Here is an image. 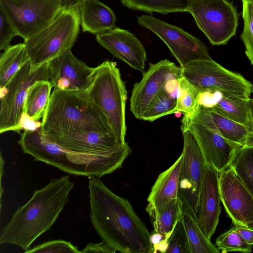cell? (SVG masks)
Returning a JSON list of instances; mask_svg holds the SVG:
<instances>
[{
  "label": "cell",
  "instance_id": "obj_6",
  "mask_svg": "<svg viewBox=\"0 0 253 253\" xmlns=\"http://www.w3.org/2000/svg\"><path fill=\"white\" fill-rule=\"evenodd\" d=\"M80 25L79 7L64 9L48 25L24 40L32 71L71 49Z\"/></svg>",
  "mask_w": 253,
  "mask_h": 253
},
{
  "label": "cell",
  "instance_id": "obj_20",
  "mask_svg": "<svg viewBox=\"0 0 253 253\" xmlns=\"http://www.w3.org/2000/svg\"><path fill=\"white\" fill-rule=\"evenodd\" d=\"M182 118L201 125L233 143L241 146L246 144L248 127L220 114L211 107L198 104L192 113L184 115Z\"/></svg>",
  "mask_w": 253,
  "mask_h": 253
},
{
  "label": "cell",
  "instance_id": "obj_35",
  "mask_svg": "<svg viewBox=\"0 0 253 253\" xmlns=\"http://www.w3.org/2000/svg\"><path fill=\"white\" fill-rule=\"evenodd\" d=\"M26 253H81L78 247L71 242L63 240L49 241L35 246L26 251Z\"/></svg>",
  "mask_w": 253,
  "mask_h": 253
},
{
  "label": "cell",
  "instance_id": "obj_30",
  "mask_svg": "<svg viewBox=\"0 0 253 253\" xmlns=\"http://www.w3.org/2000/svg\"><path fill=\"white\" fill-rule=\"evenodd\" d=\"M176 94L165 86L153 99L145 112L142 120L153 122L165 116L177 113Z\"/></svg>",
  "mask_w": 253,
  "mask_h": 253
},
{
  "label": "cell",
  "instance_id": "obj_16",
  "mask_svg": "<svg viewBox=\"0 0 253 253\" xmlns=\"http://www.w3.org/2000/svg\"><path fill=\"white\" fill-rule=\"evenodd\" d=\"M94 70L76 58L71 49L48 62L49 81L53 87L63 91H87Z\"/></svg>",
  "mask_w": 253,
  "mask_h": 253
},
{
  "label": "cell",
  "instance_id": "obj_31",
  "mask_svg": "<svg viewBox=\"0 0 253 253\" xmlns=\"http://www.w3.org/2000/svg\"><path fill=\"white\" fill-rule=\"evenodd\" d=\"M201 94L198 88L187 79L179 78L176 91V112L184 115L192 113L198 105Z\"/></svg>",
  "mask_w": 253,
  "mask_h": 253
},
{
  "label": "cell",
  "instance_id": "obj_18",
  "mask_svg": "<svg viewBox=\"0 0 253 253\" xmlns=\"http://www.w3.org/2000/svg\"><path fill=\"white\" fill-rule=\"evenodd\" d=\"M221 203L219 172L206 165L199 199L197 222L204 235L210 240L219 222Z\"/></svg>",
  "mask_w": 253,
  "mask_h": 253
},
{
  "label": "cell",
  "instance_id": "obj_43",
  "mask_svg": "<svg viewBox=\"0 0 253 253\" xmlns=\"http://www.w3.org/2000/svg\"><path fill=\"white\" fill-rule=\"evenodd\" d=\"M249 228L253 229V220L250 222L247 225Z\"/></svg>",
  "mask_w": 253,
  "mask_h": 253
},
{
  "label": "cell",
  "instance_id": "obj_1",
  "mask_svg": "<svg viewBox=\"0 0 253 253\" xmlns=\"http://www.w3.org/2000/svg\"><path fill=\"white\" fill-rule=\"evenodd\" d=\"M88 178L90 219L102 241L122 253L155 252L151 234L129 201L99 177Z\"/></svg>",
  "mask_w": 253,
  "mask_h": 253
},
{
  "label": "cell",
  "instance_id": "obj_22",
  "mask_svg": "<svg viewBox=\"0 0 253 253\" xmlns=\"http://www.w3.org/2000/svg\"><path fill=\"white\" fill-rule=\"evenodd\" d=\"M79 7L83 32L97 35L116 27L113 11L99 0H85Z\"/></svg>",
  "mask_w": 253,
  "mask_h": 253
},
{
  "label": "cell",
  "instance_id": "obj_25",
  "mask_svg": "<svg viewBox=\"0 0 253 253\" xmlns=\"http://www.w3.org/2000/svg\"><path fill=\"white\" fill-rule=\"evenodd\" d=\"M249 99L223 92L220 99L211 107L220 114L248 127Z\"/></svg>",
  "mask_w": 253,
  "mask_h": 253
},
{
  "label": "cell",
  "instance_id": "obj_33",
  "mask_svg": "<svg viewBox=\"0 0 253 253\" xmlns=\"http://www.w3.org/2000/svg\"><path fill=\"white\" fill-rule=\"evenodd\" d=\"M244 28L241 38L245 47V53L253 65V0H242Z\"/></svg>",
  "mask_w": 253,
  "mask_h": 253
},
{
  "label": "cell",
  "instance_id": "obj_9",
  "mask_svg": "<svg viewBox=\"0 0 253 253\" xmlns=\"http://www.w3.org/2000/svg\"><path fill=\"white\" fill-rule=\"evenodd\" d=\"M187 12L212 45H224L235 35L239 15L227 0H188Z\"/></svg>",
  "mask_w": 253,
  "mask_h": 253
},
{
  "label": "cell",
  "instance_id": "obj_26",
  "mask_svg": "<svg viewBox=\"0 0 253 253\" xmlns=\"http://www.w3.org/2000/svg\"><path fill=\"white\" fill-rule=\"evenodd\" d=\"M182 217L188 237L191 253H219V251L204 235L197 219L182 209Z\"/></svg>",
  "mask_w": 253,
  "mask_h": 253
},
{
  "label": "cell",
  "instance_id": "obj_11",
  "mask_svg": "<svg viewBox=\"0 0 253 253\" xmlns=\"http://www.w3.org/2000/svg\"><path fill=\"white\" fill-rule=\"evenodd\" d=\"M0 7L24 40L48 25L62 10L60 0H0Z\"/></svg>",
  "mask_w": 253,
  "mask_h": 253
},
{
  "label": "cell",
  "instance_id": "obj_40",
  "mask_svg": "<svg viewBox=\"0 0 253 253\" xmlns=\"http://www.w3.org/2000/svg\"><path fill=\"white\" fill-rule=\"evenodd\" d=\"M234 228L248 244L253 245V229L238 225H234Z\"/></svg>",
  "mask_w": 253,
  "mask_h": 253
},
{
  "label": "cell",
  "instance_id": "obj_24",
  "mask_svg": "<svg viewBox=\"0 0 253 253\" xmlns=\"http://www.w3.org/2000/svg\"><path fill=\"white\" fill-rule=\"evenodd\" d=\"M52 87L49 81H38L31 86L25 101L24 113L36 121L42 118Z\"/></svg>",
  "mask_w": 253,
  "mask_h": 253
},
{
  "label": "cell",
  "instance_id": "obj_4",
  "mask_svg": "<svg viewBox=\"0 0 253 253\" xmlns=\"http://www.w3.org/2000/svg\"><path fill=\"white\" fill-rule=\"evenodd\" d=\"M40 130L46 137L88 131L115 136L107 118L87 91H63L56 88L51 94Z\"/></svg>",
  "mask_w": 253,
  "mask_h": 253
},
{
  "label": "cell",
  "instance_id": "obj_23",
  "mask_svg": "<svg viewBox=\"0 0 253 253\" xmlns=\"http://www.w3.org/2000/svg\"><path fill=\"white\" fill-rule=\"evenodd\" d=\"M30 59L24 42L11 45L4 50L0 56V89Z\"/></svg>",
  "mask_w": 253,
  "mask_h": 253
},
{
  "label": "cell",
  "instance_id": "obj_34",
  "mask_svg": "<svg viewBox=\"0 0 253 253\" xmlns=\"http://www.w3.org/2000/svg\"><path fill=\"white\" fill-rule=\"evenodd\" d=\"M164 253H191L182 216L168 241Z\"/></svg>",
  "mask_w": 253,
  "mask_h": 253
},
{
  "label": "cell",
  "instance_id": "obj_12",
  "mask_svg": "<svg viewBox=\"0 0 253 253\" xmlns=\"http://www.w3.org/2000/svg\"><path fill=\"white\" fill-rule=\"evenodd\" d=\"M137 21L165 43L181 67L195 60L211 58L207 46L181 28L147 15L138 17Z\"/></svg>",
  "mask_w": 253,
  "mask_h": 253
},
{
  "label": "cell",
  "instance_id": "obj_5",
  "mask_svg": "<svg viewBox=\"0 0 253 253\" xmlns=\"http://www.w3.org/2000/svg\"><path fill=\"white\" fill-rule=\"evenodd\" d=\"M87 92L107 118L118 142L125 145L127 91L115 62L105 61L95 67Z\"/></svg>",
  "mask_w": 253,
  "mask_h": 253
},
{
  "label": "cell",
  "instance_id": "obj_13",
  "mask_svg": "<svg viewBox=\"0 0 253 253\" xmlns=\"http://www.w3.org/2000/svg\"><path fill=\"white\" fill-rule=\"evenodd\" d=\"M181 71V67L167 59L150 64L141 80L134 84L131 91L130 110L136 119H142L155 96L168 82L180 78Z\"/></svg>",
  "mask_w": 253,
  "mask_h": 253
},
{
  "label": "cell",
  "instance_id": "obj_17",
  "mask_svg": "<svg viewBox=\"0 0 253 253\" xmlns=\"http://www.w3.org/2000/svg\"><path fill=\"white\" fill-rule=\"evenodd\" d=\"M96 40L116 57L142 74L145 72V49L141 42L130 32L115 27L96 35Z\"/></svg>",
  "mask_w": 253,
  "mask_h": 253
},
{
  "label": "cell",
  "instance_id": "obj_42",
  "mask_svg": "<svg viewBox=\"0 0 253 253\" xmlns=\"http://www.w3.org/2000/svg\"><path fill=\"white\" fill-rule=\"evenodd\" d=\"M0 209H1V197H2V195L3 194V193L4 192V190L2 189V176L4 174V170H3V166L4 165V159H3V157H2V154L0 152Z\"/></svg>",
  "mask_w": 253,
  "mask_h": 253
},
{
  "label": "cell",
  "instance_id": "obj_39",
  "mask_svg": "<svg viewBox=\"0 0 253 253\" xmlns=\"http://www.w3.org/2000/svg\"><path fill=\"white\" fill-rule=\"evenodd\" d=\"M249 106L248 134L245 146H253V97L250 98L249 101Z\"/></svg>",
  "mask_w": 253,
  "mask_h": 253
},
{
  "label": "cell",
  "instance_id": "obj_3",
  "mask_svg": "<svg viewBox=\"0 0 253 253\" xmlns=\"http://www.w3.org/2000/svg\"><path fill=\"white\" fill-rule=\"evenodd\" d=\"M25 154L70 174L100 178L121 168L131 149L127 143L122 148L105 155L71 152L54 143L40 129L24 130L18 141Z\"/></svg>",
  "mask_w": 253,
  "mask_h": 253
},
{
  "label": "cell",
  "instance_id": "obj_27",
  "mask_svg": "<svg viewBox=\"0 0 253 253\" xmlns=\"http://www.w3.org/2000/svg\"><path fill=\"white\" fill-rule=\"evenodd\" d=\"M125 6L133 10L162 14L187 12L188 0H121Z\"/></svg>",
  "mask_w": 253,
  "mask_h": 253
},
{
  "label": "cell",
  "instance_id": "obj_37",
  "mask_svg": "<svg viewBox=\"0 0 253 253\" xmlns=\"http://www.w3.org/2000/svg\"><path fill=\"white\" fill-rule=\"evenodd\" d=\"M117 251L104 241L100 243L88 244L82 251L81 253H115Z\"/></svg>",
  "mask_w": 253,
  "mask_h": 253
},
{
  "label": "cell",
  "instance_id": "obj_15",
  "mask_svg": "<svg viewBox=\"0 0 253 253\" xmlns=\"http://www.w3.org/2000/svg\"><path fill=\"white\" fill-rule=\"evenodd\" d=\"M221 203L234 225H244L253 220V196L229 167L219 173Z\"/></svg>",
  "mask_w": 253,
  "mask_h": 253
},
{
  "label": "cell",
  "instance_id": "obj_28",
  "mask_svg": "<svg viewBox=\"0 0 253 253\" xmlns=\"http://www.w3.org/2000/svg\"><path fill=\"white\" fill-rule=\"evenodd\" d=\"M182 204L177 198L167 203L152 220L154 230L168 241L182 216Z\"/></svg>",
  "mask_w": 253,
  "mask_h": 253
},
{
  "label": "cell",
  "instance_id": "obj_41",
  "mask_svg": "<svg viewBox=\"0 0 253 253\" xmlns=\"http://www.w3.org/2000/svg\"><path fill=\"white\" fill-rule=\"evenodd\" d=\"M85 0H60L62 9L79 7Z\"/></svg>",
  "mask_w": 253,
  "mask_h": 253
},
{
  "label": "cell",
  "instance_id": "obj_32",
  "mask_svg": "<svg viewBox=\"0 0 253 253\" xmlns=\"http://www.w3.org/2000/svg\"><path fill=\"white\" fill-rule=\"evenodd\" d=\"M215 243L219 252L222 253L230 252L249 253L252 251L253 245L248 244L234 227L219 236Z\"/></svg>",
  "mask_w": 253,
  "mask_h": 253
},
{
  "label": "cell",
  "instance_id": "obj_19",
  "mask_svg": "<svg viewBox=\"0 0 253 253\" xmlns=\"http://www.w3.org/2000/svg\"><path fill=\"white\" fill-rule=\"evenodd\" d=\"M47 137L69 151L90 155L108 154L122 148L127 143L122 145L115 136L96 131Z\"/></svg>",
  "mask_w": 253,
  "mask_h": 253
},
{
  "label": "cell",
  "instance_id": "obj_8",
  "mask_svg": "<svg viewBox=\"0 0 253 253\" xmlns=\"http://www.w3.org/2000/svg\"><path fill=\"white\" fill-rule=\"evenodd\" d=\"M181 77L203 93L219 90L249 99L253 84L241 74L224 68L212 58L197 60L181 67Z\"/></svg>",
  "mask_w": 253,
  "mask_h": 253
},
{
  "label": "cell",
  "instance_id": "obj_2",
  "mask_svg": "<svg viewBox=\"0 0 253 253\" xmlns=\"http://www.w3.org/2000/svg\"><path fill=\"white\" fill-rule=\"evenodd\" d=\"M74 183L69 175L52 178L41 189L35 190L31 198L19 207L2 229L0 244L21 247L24 252L33 243L48 231L69 202Z\"/></svg>",
  "mask_w": 253,
  "mask_h": 253
},
{
  "label": "cell",
  "instance_id": "obj_29",
  "mask_svg": "<svg viewBox=\"0 0 253 253\" xmlns=\"http://www.w3.org/2000/svg\"><path fill=\"white\" fill-rule=\"evenodd\" d=\"M230 167L253 196V146L240 147Z\"/></svg>",
  "mask_w": 253,
  "mask_h": 253
},
{
  "label": "cell",
  "instance_id": "obj_45",
  "mask_svg": "<svg viewBox=\"0 0 253 253\" xmlns=\"http://www.w3.org/2000/svg\"></svg>",
  "mask_w": 253,
  "mask_h": 253
},
{
  "label": "cell",
  "instance_id": "obj_7",
  "mask_svg": "<svg viewBox=\"0 0 253 253\" xmlns=\"http://www.w3.org/2000/svg\"><path fill=\"white\" fill-rule=\"evenodd\" d=\"M49 80L48 63L32 71L28 61L0 89V133L10 130L20 133L21 119L29 88L37 82Z\"/></svg>",
  "mask_w": 253,
  "mask_h": 253
},
{
  "label": "cell",
  "instance_id": "obj_44",
  "mask_svg": "<svg viewBox=\"0 0 253 253\" xmlns=\"http://www.w3.org/2000/svg\"></svg>",
  "mask_w": 253,
  "mask_h": 253
},
{
  "label": "cell",
  "instance_id": "obj_21",
  "mask_svg": "<svg viewBox=\"0 0 253 253\" xmlns=\"http://www.w3.org/2000/svg\"><path fill=\"white\" fill-rule=\"evenodd\" d=\"M182 160L181 154L172 165L159 175L152 186L146 207V211L151 221L157 216L167 203L177 198Z\"/></svg>",
  "mask_w": 253,
  "mask_h": 253
},
{
  "label": "cell",
  "instance_id": "obj_14",
  "mask_svg": "<svg viewBox=\"0 0 253 253\" xmlns=\"http://www.w3.org/2000/svg\"><path fill=\"white\" fill-rule=\"evenodd\" d=\"M181 131L190 132L196 139L206 165L219 173L228 168L237 149L241 145L227 140L205 126L182 118Z\"/></svg>",
  "mask_w": 253,
  "mask_h": 253
},
{
  "label": "cell",
  "instance_id": "obj_36",
  "mask_svg": "<svg viewBox=\"0 0 253 253\" xmlns=\"http://www.w3.org/2000/svg\"><path fill=\"white\" fill-rule=\"evenodd\" d=\"M15 36H18L17 31L3 9L0 7V49L4 50L8 48Z\"/></svg>",
  "mask_w": 253,
  "mask_h": 253
},
{
  "label": "cell",
  "instance_id": "obj_10",
  "mask_svg": "<svg viewBox=\"0 0 253 253\" xmlns=\"http://www.w3.org/2000/svg\"><path fill=\"white\" fill-rule=\"evenodd\" d=\"M183 147L179 173L177 198L187 211L197 219L199 196L206 164L193 136L188 131H181Z\"/></svg>",
  "mask_w": 253,
  "mask_h": 253
},
{
  "label": "cell",
  "instance_id": "obj_38",
  "mask_svg": "<svg viewBox=\"0 0 253 253\" xmlns=\"http://www.w3.org/2000/svg\"><path fill=\"white\" fill-rule=\"evenodd\" d=\"M42 122L36 121L29 117L25 113H23L21 119L20 126L22 129L36 130L40 129Z\"/></svg>",
  "mask_w": 253,
  "mask_h": 253
}]
</instances>
